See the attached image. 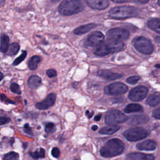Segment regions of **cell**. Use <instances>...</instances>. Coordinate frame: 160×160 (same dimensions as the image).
<instances>
[{
	"mask_svg": "<svg viewBox=\"0 0 160 160\" xmlns=\"http://www.w3.org/2000/svg\"><path fill=\"white\" fill-rule=\"evenodd\" d=\"M51 154L54 158H58L60 156V150H59V149L57 147L53 148L52 151H51Z\"/></svg>",
	"mask_w": 160,
	"mask_h": 160,
	"instance_id": "obj_34",
	"label": "cell"
},
{
	"mask_svg": "<svg viewBox=\"0 0 160 160\" xmlns=\"http://www.w3.org/2000/svg\"><path fill=\"white\" fill-rule=\"evenodd\" d=\"M149 121V117L144 114L131 116L129 117L128 119V124L131 125L144 124V123L148 122Z\"/></svg>",
	"mask_w": 160,
	"mask_h": 160,
	"instance_id": "obj_16",
	"label": "cell"
},
{
	"mask_svg": "<svg viewBox=\"0 0 160 160\" xmlns=\"http://www.w3.org/2000/svg\"><path fill=\"white\" fill-rule=\"evenodd\" d=\"M148 92V89L146 87L139 86L130 91L128 94V98L132 101H140L146 96Z\"/></svg>",
	"mask_w": 160,
	"mask_h": 160,
	"instance_id": "obj_10",
	"label": "cell"
},
{
	"mask_svg": "<svg viewBox=\"0 0 160 160\" xmlns=\"http://www.w3.org/2000/svg\"><path fill=\"white\" fill-rule=\"evenodd\" d=\"M9 37L6 34H2L1 36V51L2 52L8 51L9 48Z\"/></svg>",
	"mask_w": 160,
	"mask_h": 160,
	"instance_id": "obj_24",
	"label": "cell"
},
{
	"mask_svg": "<svg viewBox=\"0 0 160 160\" xmlns=\"http://www.w3.org/2000/svg\"><path fill=\"white\" fill-rule=\"evenodd\" d=\"M148 132L142 128H133L125 131L122 135L129 141L141 140L148 136Z\"/></svg>",
	"mask_w": 160,
	"mask_h": 160,
	"instance_id": "obj_6",
	"label": "cell"
},
{
	"mask_svg": "<svg viewBox=\"0 0 160 160\" xmlns=\"http://www.w3.org/2000/svg\"><path fill=\"white\" fill-rule=\"evenodd\" d=\"M52 2H56V1H59V0H51Z\"/></svg>",
	"mask_w": 160,
	"mask_h": 160,
	"instance_id": "obj_49",
	"label": "cell"
},
{
	"mask_svg": "<svg viewBox=\"0 0 160 160\" xmlns=\"http://www.w3.org/2000/svg\"><path fill=\"white\" fill-rule=\"evenodd\" d=\"M9 142H11V145L12 146V144H13V142H14V139L13 138H11L10 139V141H9Z\"/></svg>",
	"mask_w": 160,
	"mask_h": 160,
	"instance_id": "obj_45",
	"label": "cell"
},
{
	"mask_svg": "<svg viewBox=\"0 0 160 160\" xmlns=\"http://www.w3.org/2000/svg\"><path fill=\"white\" fill-rule=\"evenodd\" d=\"M1 79H0V81H1L2 79H3V77H4V76H3V74H2V72H1Z\"/></svg>",
	"mask_w": 160,
	"mask_h": 160,
	"instance_id": "obj_47",
	"label": "cell"
},
{
	"mask_svg": "<svg viewBox=\"0 0 160 160\" xmlns=\"http://www.w3.org/2000/svg\"><path fill=\"white\" fill-rule=\"evenodd\" d=\"M140 77L138 76H132L126 79V82L131 84H134L138 82V81H139Z\"/></svg>",
	"mask_w": 160,
	"mask_h": 160,
	"instance_id": "obj_31",
	"label": "cell"
},
{
	"mask_svg": "<svg viewBox=\"0 0 160 160\" xmlns=\"http://www.w3.org/2000/svg\"><path fill=\"white\" fill-rule=\"evenodd\" d=\"M155 67H156V68H160V64H156V65H155Z\"/></svg>",
	"mask_w": 160,
	"mask_h": 160,
	"instance_id": "obj_48",
	"label": "cell"
},
{
	"mask_svg": "<svg viewBox=\"0 0 160 160\" xmlns=\"http://www.w3.org/2000/svg\"><path fill=\"white\" fill-rule=\"evenodd\" d=\"M84 4L81 0H64L59 6V12L64 16H70L82 11Z\"/></svg>",
	"mask_w": 160,
	"mask_h": 160,
	"instance_id": "obj_3",
	"label": "cell"
},
{
	"mask_svg": "<svg viewBox=\"0 0 160 160\" xmlns=\"http://www.w3.org/2000/svg\"><path fill=\"white\" fill-rule=\"evenodd\" d=\"M101 117H102V114H98V115L95 116V117H94V120L96 121H99V120L101 119Z\"/></svg>",
	"mask_w": 160,
	"mask_h": 160,
	"instance_id": "obj_41",
	"label": "cell"
},
{
	"mask_svg": "<svg viewBox=\"0 0 160 160\" xmlns=\"http://www.w3.org/2000/svg\"><path fill=\"white\" fill-rule=\"evenodd\" d=\"M134 47L140 52L144 54H149L152 52L154 47L151 41L144 36H139L134 39Z\"/></svg>",
	"mask_w": 160,
	"mask_h": 160,
	"instance_id": "obj_5",
	"label": "cell"
},
{
	"mask_svg": "<svg viewBox=\"0 0 160 160\" xmlns=\"http://www.w3.org/2000/svg\"><path fill=\"white\" fill-rule=\"evenodd\" d=\"M86 115L88 118H91L93 115V112H90L89 111H86Z\"/></svg>",
	"mask_w": 160,
	"mask_h": 160,
	"instance_id": "obj_39",
	"label": "cell"
},
{
	"mask_svg": "<svg viewBox=\"0 0 160 160\" xmlns=\"http://www.w3.org/2000/svg\"><path fill=\"white\" fill-rule=\"evenodd\" d=\"M41 61V58L38 56H33L29 60L28 66L31 70H35Z\"/></svg>",
	"mask_w": 160,
	"mask_h": 160,
	"instance_id": "obj_25",
	"label": "cell"
},
{
	"mask_svg": "<svg viewBox=\"0 0 160 160\" xmlns=\"http://www.w3.org/2000/svg\"><path fill=\"white\" fill-rule=\"evenodd\" d=\"M128 91V87L122 82H115L106 86L104 88L106 94L111 96H118L124 94Z\"/></svg>",
	"mask_w": 160,
	"mask_h": 160,
	"instance_id": "obj_8",
	"label": "cell"
},
{
	"mask_svg": "<svg viewBox=\"0 0 160 160\" xmlns=\"http://www.w3.org/2000/svg\"><path fill=\"white\" fill-rule=\"evenodd\" d=\"M45 131L47 133H50V132H53L56 131L55 126L54 123L52 122H48L45 124Z\"/></svg>",
	"mask_w": 160,
	"mask_h": 160,
	"instance_id": "obj_30",
	"label": "cell"
},
{
	"mask_svg": "<svg viewBox=\"0 0 160 160\" xmlns=\"http://www.w3.org/2000/svg\"><path fill=\"white\" fill-rule=\"evenodd\" d=\"M143 111L142 106L139 104L132 103L127 105L124 109V111L126 113H131L135 112H141Z\"/></svg>",
	"mask_w": 160,
	"mask_h": 160,
	"instance_id": "obj_21",
	"label": "cell"
},
{
	"mask_svg": "<svg viewBox=\"0 0 160 160\" xmlns=\"http://www.w3.org/2000/svg\"><path fill=\"white\" fill-rule=\"evenodd\" d=\"M1 101H4L5 102H8V103L14 104V102H13V101L9 100V99H8V98H7L6 96H4V94H1Z\"/></svg>",
	"mask_w": 160,
	"mask_h": 160,
	"instance_id": "obj_38",
	"label": "cell"
},
{
	"mask_svg": "<svg viewBox=\"0 0 160 160\" xmlns=\"http://www.w3.org/2000/svg\"><path fill=\"white\" fill-rule=\"evenodd\" d=\"M86 3L91 8L98 10L104 9L109 6L108 0H86Z\"/></svg>",
	"mask_w": 160,
	"mask_h": 160,
	"instance_id": "obj_13",
	"label": "cell"
},
{
	"mask_svg": "<svg viewBox=\"0 0 160 160\" xmlns=\"http://www.w3.org/2000/svg\"><path fill=\"white\" fill-rule=\"evenodd\" d=\"M29 155L34 159L39 158H44L45 157V150L41 148L39 150L35 151L34 152H29Z\"/></svg>",
	"mask_w": 160,
	"mask_h": 160,
	"instance_id": "obj_26",
	"label": "cell"
},
{
	"mask_svg": "<svg viewBox=\"0 0 160 160\" xmlns=\"http://www.w3.org/2000/svg\"><path fill=\"white\" fill-rule=\"evenodd\" d=\"M123 48L124 43L122 41L108 39L98 46L94 51V54L98 56H104L120 51Z\"/></svg>",
	"mask_w": 160,
	"mask_h": 160,
	"instance_id": "obj_2",
	"label": "cell"
},
{
	"mask_svg": "<svg viewBox=\"0 0 160 160\" xmlns=\"http://www.w3.org/2000/svg\"><path fill=\"white\" fill-rule=\"evenodd\" d=\"M11 121V119L9 118H8L6 116H1L0 118V124L4 125L5 124L8 123Z\"/></svg>",
	"mask_w": 160,
	"mask_h": 160,
	"instance_id": "obj_37",
	"label": "cell"
},
{
	"mask_svg": "<svg viewBox=\"0 0 160 160\" xmlns=\"http://www.w3.org/2000/svg\"><path fill=\"white\" fill-rule=\"evenodd\" d=\"M19 50V44L16 42H13L9 45L8 50V53L9 55L14 56L18 52Z\"/></svg>",
	"mask_w": 160,
	"mask_h": 160,
	"instance_id": "obj_27",
	"label": "cell"
},
{
	"mask_svg": "<svg viewBox=\"0 0 160 160\" xmlns=\"http://www.w3.org/2000/svg\"><path fill=\"white\" fill-rule=\"evenodd\" d=\"M120 129V127L116 125H111L109 126L103 127L101 129H100L99 132L101 134H112L114 132L119 131Z\"/></svg>",
	"mask_w": 160,
	"mask_h": 160,
	"instance_id": "obj_22",
	"label": "cell"
},
{
	"mask_svg": "<svg viewBox=\"0 0 160 160\" xmlns=\"http://www.w3.org/2000/svg\"><path fill=\"white\" fill-rule=\"evenodd\" d=\"M98 75L104 79L108 81H113L119 79L122 77V74L116 72H112L108 70H100L98 72Z\"/></svg>",
	"mask_w": 160,
	"mask_h": 160,
	"instance_id": "obj_15",
	"label": "cell"
},
{
	"mask_svg": "<svg viewBox=\"0 0 160 160\" xmlns=\"http://www.w3.org/2000/svg\"><path fill=\"white\" fill-rule=\"evenodd\" d=\"M98 128V126H96V125H93V126H92V128H91L92 130H93V131L97 130Z\"/></svg>",
	"mask_w": 160,
	"mask_h": 160,
	"instance_id": "obj_43",
	"label": "cell"
},
{
	"mask_svg": "<svg viewBox=\"0 0 160 160\" xmlns=\"http://www.w3.org/2000/svg\"><path fill=\"white\" fill-rule=\"evenodd\" d=\"M157 147L156 143L152 140H146L137 144L136 148L139 150L143 151H153Z\"/></svg>",
	"mask_w": 160,
	"mask_h": 160,
	"instance_id": "obj_17",
	"label": "cell"
},
{
	"mask_svg": "<svg viewBox=\"0 0 160 160\" xmlns=\"http://www.w3.org/2000/svg\"><path fill=\"white\" fill-rule=\"evenodd\" d=\"M97 25L96 24L94 23H90V24H85V25H82V26H80L78 28H76L74 31V33L79 35V34H84L88 31H89L90 30L92 29L93 28H94Z\"/></svg>",
	"mask_w": 160,
	"mask_h": 160,
	"instance_id": "obj_18",
	"label": "cell"
},
{
	"mask_svg": "<svg viewBox=\"0 0 160 160\" xmlns=\"http://www.w3.org/2000/svg\"><path fill=\"white\" fill-rule=\"evenodd\" d=\"M146 103L150 106H157L160 103V94L158 93L150 94L146 99Z\"/></svg>",
	"mask_w": 160,
	"mask_h": 160,
	"instance_id": "obj_20",
	"label": "cell"
},
{
	"mask_svg": "<svg viewBox=\"0 0 160 160\" xmlns=\"http://www.w3.org/2000/svg\"><path fill=\"white\" fill-rule=\"evenodd\" d=\"M26 55H27V52L26 51H22V54L19 56L13 62V65L14 66H17L19 64H20L26 57Z\"/></svg>",
	"mask_w": 160,
	"mask_h": 160,
	"instance_id": "obj_29",
	"label": "cell"
},
{
	"mask_svg": "<svg viewBox=\"0 0 160 160\" xmlns=\"http://www.w3.org/2000/svg\"><path fill=\"white\" fill-rule=\"evenodd\" d=\"M129 36V32L128 30L116 28L109 29L107 32V37L108 39L122 41L126 40Z\"/></svg>",
	"mask_w": 160,
	"mask_h": 160,
	"instance_id": "obj_9",
	"label": "cell"
},
{
	"mask_svg": "<svg viewBox=\"0 0 160 160\" xmlns=\"http://www.w3.org/2000/svg\"><path fill=\"white\" fill-rule=\"evenodd\" d=\"M42 82L41 78L36 75H32L29 77L28 84V86L31 89H36L38 86L41 85Z\"/></svg>",
	"mask_w": 160,
	"mask_h": 160,
	"instance_id": "obj_19",
	"label": "cell"
},
{
	"mask_svg": "<svg viewBox=\"0 0 160 160\" xmlns=\"http://www.w3.org/2000/svg\"><path fill=\"white\" fill-rule=\"evenodd\" d=\"M138 2L141 3V4H146L147 2H148L149 0H136Z\"/></svg>",
	"mask_w": 160,
	"mask_h": 160,
	"instance_id": "obj_42",
	"label": "cell"
},
{
	"mask_svg": "<svg viewBox=\"0 0 160 160\" xmlns=\"http://www.w3.org/2000/svg\"><path fill=\"white\" fill-rule=\"evenodd\" d=\"M19 154L14 151H11L5 154L3 157V160H19Z\"/></svg>",
	"mask_w": 160,
	"mask_h": 160,
	"instance_id": "obj_28",
	"label": "cell"
},
{
	"mask_svg": "<svg viewBox=\"0 0 160 160\" xmlns=\"http://www.w3.org/2000/svg\"><path fill=\"white\" fill-rule=\"evenodd\" d=\"M24 131L26 134L30 135V136H33V132L31 129V128L29 126L28 124H25L24 126Z\"/></svg>",
	"mask_w": 160,
	"mask_h": 160,
	"instance_id": "obj_33",
	"label": "cell"
},
{
	"mask_svg": "<svg viewBox=\"0 0 160 160\" xmlns=\"http://www.w3.org/2000/svg\"><path fill=\"white\" fill-rule=\"evenodd\" d=\"M137 14V9L129 6H121L113 8L109 11L111 18L116 19H124L135 16Z\"/></svg>",
	"mask_w": 160,
	"mask_h": 160,
	"instance_id": "obj_4",
	"label": "cell"
},
{
	"mask_svg": "<svg viewBox=\"0 0 160 160\" xmlns=\"http://www.w3.org/2000/svg\"><path fill=\"white\" fill-rule=\"evenodd\" d=\"M148 26L151 29L160 33V19L154 18L148 22Z\"/></svg>",
	"mask_w": 160,
	"mask_h": 160,
	"instance_id": "obj_23",
	"label": "cell"
},
{
	"mask_svg": "<svg viewBox=\"0 0 160 160\" xmlns=\"http://www.w3.org/2000/svg\"><path fill=\"white\" fill-rule=\"evenodd\" d=\"M56 94L51 93L47 96V98L45 99H44L41 102H37L36 104V107L38 109H41V110L47 109L54 105L56 101Z\"/></svg>",
	"mask_w": 160,
	"mask_h": 160,
	"instance_id": "obj_12",
	"label": "cell"
},
{
	"mask_svg": "<svg viewBox=\"0 0 160 160\" xmlns=\"http://www.w3.org/2000/svg\"><path fill=\"white\" fill-rule=\"evenodd\" d=\"M158 4L159 5H160V0H158Z\"/></svg>",
	"mask_w": 160,
	"mask_h": 160,
	"instance_id": "obj_50",
	"label": "cell"
},
{
	"mask_svg": "<svg viewBox=\"0 0 160 160\" xmlns=\"http://www.w3.org/2000/svg\"><path fill=\"white\" fill-rule=\"evenodd\" d=\"M126 160H154V156L141 152H132L127 155Z\"/></svg>",
	"mask_w": 160,
	"mask_h": 160,
	"instance_id": "obj_14",
	"label": "cell"
},
{
	"mask_svg": "<svg viewBox=\"0 0 160 160\" xmlns=\"http://www.w3.org/2000/svg\"><path fill=\"white\" fill-rule=\"evenodd\" d=\"M46 74L48 76L49 78H52V77H55L57 75V72L56 71L55 69H49L48 70H47L46 71Z\"/></svg>",
	"mask_w": 160,
	"mask_h": 160,
	"instance_id": "obj_36",
	"label": "cell"
},
{
	"mask_svg": "<svg viewBox=\"0 0 160 160\" xmlns=\"http://www.w3.org/2000/svg\"><path fill=\"white\" fill-rule=\"evenodd\" d=\"M104 39L103 34L99 31L92 32L87 38L85 44L90 47H94L101 44Z\"/></svg>",
	"mask_w": 160,
	"mask_h": 160,
	"instance_id": "obj_11",
	"label": "cell"
},
{
	"mask_svg": "<svg viewBox=\"0 0 160 160\" xmlns=\"http://www.w3.org/2000/svg\"><path fill=\"white\" fill-rule=\"evenodd\" d=\"M128 118L119 110H111L105 116L104 121L109 125H115L127 121Z\"/></svg>",
	"mask_w": 160,
	"mask_h": 160,
	"instance_id": "obj_7",
	"label": "cell"
},
{
	"mask_svg": "<svg viewBox=\"0 0 160 160\" xmlns=\"http://www.w3.org/2000/svg\"><path fill=\"white\" fill-rule=\"evenodd\" d=\"M113 2H117V3H122V2H126L129 1V0H111Z\"/></svg>",
	"mask_w": 160,
	"mask_h": 160,
	"instance_id": "obj_40",
	"label": "cell"
},
{
	"mask_svg": "<svg viewBox=\"0 0 160 160\" xmlns=\"http://www.w3.org/2000/svg\"><path fill=\"white\" fill-rule=\"evenodd\" d=\"M10 89L12 92H14V93H16L18 94H20L21 93V90L19 89V86L18 84L15 83V82H13L11 84L10 86Z\"/></svg>",
	"mask_w": 160,
	"mask_h": 160,
	"instance_id": "obj_32",
	"label": "cell"
},
{
	"mask_svg": "<svg viewBox=\"0 0 160 160\" xmlns=\"http://www.w3.org/2000/svg\"><path fill=\"white\" fill-rule=\"evenodd\" d=\"M27 145H28V143L27 142H25L23 144V147H24V149H26V147H27Z\"/></svg>",
	"mask_w": 160,
	"mask_h": 160,
	"instance_id": "obj_46",
	"label": "cell"
},
{
	"mask_svg": "<svg viewBox=\"0 0 160 160\" xmlns=\"http://www.w3.org/2000/svg\"><path fill=\"white\" fill-rule=\"evenodd\" d=\"M124 149V142L118 138H112L106 142L99 151L101 156L112 158L121 154Z\"/></svg>",
	"mask_w": 160,
	"mask_h": 160,
	"instance_id": "obj_1",
	"label": "cell"
},
{
	"mask_svg": "<svg viewBox=\"0 0 160 160\" xmlns=\"http://www.w3.org/2000/svg\"><path fill=\"white\" fill-rule=\"evenodd\" d=\"M152 115L153 118H154L155 119H160V107H159L158 108L155 109L152 111Z\"/></svg>",
	"mask_w": 160,
	"mask_h": 160,
	"instance_id": "obj_35",
	"label": "cell"
},
{
	"mask_svg": "<svg viewBox=\"0 0 160 160\" xmlns=\"http://www.w3.org/2000/svg\"><path fill=\"white\" fill-rule=\"evenodd\" d=\"M156 42H158V43L160 44V36H156V38H155Z\"/></svg>",
	"mask_w": 160,
	"mask_h": 160,
	"instance_id": "obj_44",
	"label": "cell"
}]
</instances>
